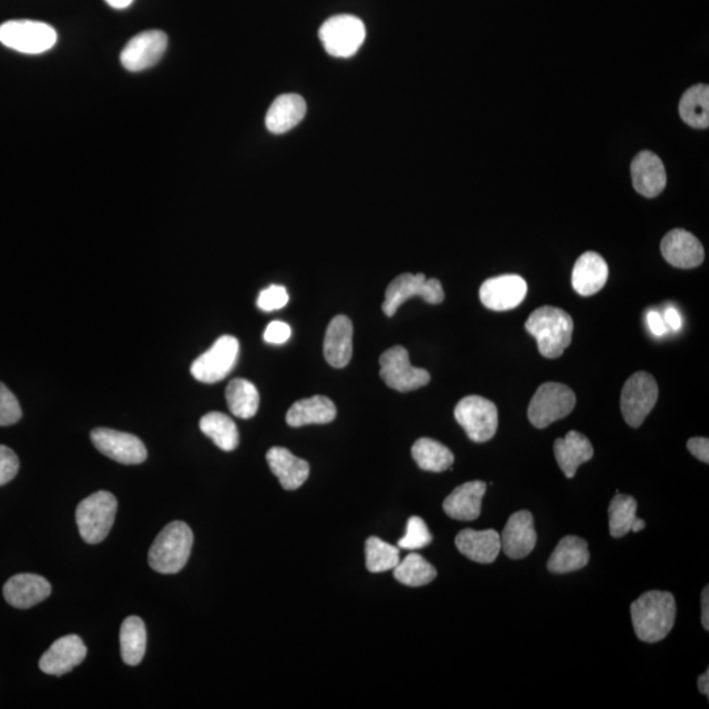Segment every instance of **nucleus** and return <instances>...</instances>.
Returning <instances> with one entry per match:
<instances>
[{
    "label": "nucleus",
    "mask_w": 709,
    "mask_h": 709,
    "mask_svg": "<svg viewBox=\"0 0 709 709\" xmlns=\"http://www.w3.org/2000/svg\"><path fill=\"white\" fill-rule=\"evenodd\" d=\"M636 636L644 643H658L669 635L677 616L674 595L667 591H648L631 604Z\"/></svg>",
    "instance_id": "nucleus-1"
},
{
    "label": "nucleus",
    "mask_w": 709,
    "mask_h": 709,
    "mask_svg": "<svg viewBox=\"0 0 709 709\" xmlns=\"http://www.w3.org/2000/svg\"><path fill=\"white\" fill-rule=\"evenodd\" d=\"M524 329L536 339L544 358L557 359L572 343L574 323L564 310L543 306L531 313Z\"/></svg>",
    "instance_id": "nucleus-2"
},
{
    "label": "nucleus",
    "mask_w": 709,
    "mask_h": 709,
    "mask_svg": "<svg viewBox=\"0 0 709 709\" xmlns=\"http://www.w3.org/2000/svg\"><path fill=\"white\" fill-rule=\"evenodd\" d=\"M192 545L194 534L186 523L167 524L151 545L149 564L158 573H179L190 559Z\"/></svg>",
    "instance_id": "nucleus-3"
},
{
    "label": "nucleus",
    "mask_w": 709,
    "mask_h": 709,
    "mask_svg": "<svg viewBox=\"0 0 709 709\" xmlns=\"http://www.w3.org/2000/svg\"><path fill=\"white\" fill-rule=\"evenodd\" d=\"M117 499L108 492H96L77 507L79 534L88 544H99L107 538L115 523Z\"/></svg>",
    "instance_id": "nucleus-4"
},
{
    "label": "nucleus",
    "mask_w": 709,
    "mask_h": 709,
    "mask_svg": "<svg viewBox=\"0 0 709 709\" xmlns=\"http://www.w3.org/2000/svg\"><path fill=\"white\" fill-rule=\"evenodd\" d=\"M576 402V394L566 385L543 384L528 406V419L536 429H547L552 423L568 417L576 408Z\"/></svg>",
    "instance_id": "nucleus-5"
},
{
    "label": "nucleus",
    "mask_w": 709,
    "mask_h": 709,
    "mask_svg": "<svg viewBox=\"0 0 709 709\" xmlns=\"http://www.w3.org/2000/svg\"><path fill=\"white\" fill-rule=\"evenodd\" d=\"M57 39L56 29L35 20H11L0 25V43L24 54L48 52Z\"/></svg>",
    "instance_id": "nucleus-6"
},
{
    "label": "nucleus",
    "mask_w": 709,
    "mask_h": 709,
    "mask_svg": "<svg viewBox=\"0 0 709 709\" xmlns=\"http://www.w3.org/2000/svg\"><path fill=\"white\" fill-rule=\"evenodd\" d=\"M366 25L352 15H337L322 24L320 40L327 54L337 58L355 56L366 40Z\"/></svg>",
    "instance_id": "nucleus-7"
},
{
    "label": "nucleus",
    "mask_w": 709,
    "mask_h": 709,
    "mask_svg": "<svg viewBox=\"0 0 709 709\" xmlns=\"http://www.w3.org/2000/svg\"><path fill=\"white\" fill-rule=\"evenodd\" d=\"M455 418L474 443L489 442L497 434V406L484 397L463 398L455 408Z\"/></svg>",
    "instance_id": "nucleus-8"
},
{
    "label": "nucleus",
    "mask_w": 709,
    "mask_h": 709,
    "mask_svg": "<svg viewBox=\"0 0 709 709\" xmlns=\"http://www.w3.org/2000/svg\"><path fill=\"white\" fill-rule=\"evenodd\" d=\"M417 296L422 297L427 304H442L444 301L443 285L438 279L427 280L423 274L398 276L385 291L383 304L385 316L393 317L404 302Z\"/></svg>",
    "instance_id": "nucleus-9"
},
{
    "label": "nucleus",
    "mask_w": 709,
    "mask_h": 709,
    "mask_svg": "<svg viewBox=\"0 0 709 709\" xmlns=\"http://www.w3.org/2000/svg\"><path fill=\"white\" fill-rule=\"evenodd\" d=\"M657 400V381L649 373L636 372L625 383L620 398V408L625 422L633 429L643 425L645 418L656 406Z\"/></svg>",
    "instance_id": "nucleus-10"
},
{
    "label": "nucleus",
    "mask_w": 709,
    "mask_h": 709,
    "mask_svg": "<svg viewBox=\"0 0 709 709\" xmlns=\"http://www.w3.org/2000/svg\"><path fill=\"white\" fill-rule=\"evenodd\" d=\"M380 376L389 388L397 392H411L425 387L431 381L429 371L411 366L409 352L405 347L394 346L380 358Z\"/></svg>",
    "instance_id": "nucleus-11"
},
{
    "label": "nucleus",
    "mask_w": 709,
    "mask_h": 709,
    "mask_svg": "<svg viewBox=\"0 0 709 709\" xmlns=\"http://www.w3.org/2000/svg\"><path fill=\"white\" fill-rule=\"evenodd\" d=\"M239 342L232 335L218 338L215 344L192 363L191 373L197 381L215 384L224 380L236 366Z\"/></svg>",
    "instance_id": "nucleus-12"
},
{
    "label": "nucleus",
    "mask_w": 709,
    "mask_h": 709,
    "mask_svg": "<svg viewBox=\"0 0 709 709\" xmlns=\"http://www.w3.org/2000/svg\"><path fill=\"white\" fill-rule=\"evenodd\" d=\"M91 440L96 450L120 464L137 465L148 459L145 444L128 432L100 427L91 432Z\"/></svg>",
    "instance_id": "nucleus-13"
},
{
    "label": "nucleus",
    "mask_w": 709,
    "mask_h": 709,
    "mask_svg": "<svg viewBox=\"0 0 709 709\" xmlns=\"http://www.w3.org/2000/svg\"><path fill=\"white\" fill-rule=\"evenodd\" d=\"M167 45H169V39H167L165 32L158 31V29L142 32L125 45L120 54L121 64L132 73L149 69L162 60Z\"/></svg>",
    "instance_id": "nucleus-14"
},
{
    "label": "nucleus",
    "mask_w": 709,
    "mask_h": 709,
    "mask_svg": "<svg viewBox=\"0 0 709 709\" xmlns=\"http://www.w3.org/2000/svg\"><path fill=\"white\" fill-rule=\"evenodd\" d=\"M526 280L519 275H502L484 281L480 289L482 304L494 312L518 308L527 296Z\"/></svg>",
    "instance_id": "nucleus-15"
},
{
    "label": "nucleus",
    "mask_w": 709,
    "mask_h": 709,
    "mask_svg": "<svg viewBox=\"0 0 709 709\" xmlns=\"http://www.w3.org/2000/svg\"><path fill=\"white\" fill-rule=\"evenodd\" d=\"M534 516L530 511H518L507 520L505 530L501 535L502 551L511 560H522L530 555L536 547Z\"/></svg>",
    "instance_id": "nucleus-16"
},
{
    "label": "nucleus",
    "mask_w": 709,
    "mask_h": 709,
    "mask_svg": "<svg viewBox=\"0 0 709 709\" xmlns=\"http://www.w3.org/2000/svg\"><path fill=\"white\" fill-rule=\"evenodd\" d=\"M86 656L87 648L81 637L69 635L54 641L41 657L39 666L45 674L61 677L81 665Z\"/></svg>",
    "instance_id": "nucleus-17"
},
{
    "label": "nucleus",
    "mask_w": 709,
    "mask_h": 709,
    "mask_svg": "<svg viewBox=\"0 0 709 709\" xmlns=\"http://www.w3.org/2000/svg\"><path fill=\"white\" fill-rule=\"evenodd\" d=\"M661 253L667 263L683 270L699 267L704 260V249L699 239L685 229H674L661 242Z\"/></svg>",
    "instance_id": "nucleus-18"
},
{
    "label": "nucleus",
    "mask_w": 709,
    "mask_h": 709,
    "mask_svg": "<svg viewBox=\"0 0 709 709\" xmlns=\"http://www.w3.org/2000/svg\"><path fill=\"white\" fill-rule=\"evenodd\" d=\"M52 593V586L44 577L24 573L11 577L3 587L4 599L12 607L27 610L44 602Z\"/></svg>",
    "instance_id": "nucleus-19"
},
{
    "label": "nucleus",
    "mask_w": 709,
    "mask_h": 709,
    "mask_svg": "<svg viewBox=\"0 0 709 709\" xmlns=\"http://www.w3.org/2000/svg\"><path fill=\"white\" fill-rule=\"evenodd\" d=\"M633 187L640 195L657 197L665 190L666 171L658 155L652 151H641L633 159L631 166Z\"/></svg>",
    "instance_id": "nucleus-20"
},
{
    "label": "nucleus",
    "mask_w": 709,
    "mask_h": 709,
    "mask_svg": "<svg viewBox=\"0 0 709 709\" xmlns=\"http://www.w3.org/2000/svg\"><path fill=\"white\" fill-rule=\"evenodd\" d=\"M352 337H354V327L350 318L337 316L331 320L323 342V354L331 367L348 366L352 358Z\"/></svg>",
    "instance_id": "nucleus-21"
},
{
    "label": "nucleus",
    "mask_w": 709,
    "mask_h": 709,
    "mask_svg": "<svg viewBox=\"0 0 709 709\" xmlns=\"http://www.w3.org/2000/svg\"><path fill=\"white\" fill-rule=\"evenodd\" d=\"M608 279L606 260L594 251L581 255L573 268L572 284L574 291L583 297L597 295L602 291Z\"/></svg>",
    "instance_id": "nucleus-22"
},
{
    "label": "nucleus",
    "mask_w": 709,
    "mask_h": 709,
    "mask_svg": "<svg viewBox=\"0 0 709 709\" xmlns=\"http://www.w3.org/2000/svg\"><path fill=\"white\" fill-rule=\"evenodd\" d=\"M485 493V482H467L448 495L443 503L444 513L461 522H472L481 514L482 498Z\"/></svg>",
    "instance_id": "nucleus-23"
},
{
    "label": "nucleus",
    "mask_w": 709,
    "mask_h": 709,
    "mask_svg": "<svg viewBox=\"0 0 709 709\" xmlns=\"http://www.w3.org/2000/svg\"><path fill=\"white\" fill-rule=\"evenodd\" d=\"M267 463L285 490H297L308 480L310 473L308 461L299 459L287 448H271L267 452Z\"/></svg>",
    "instance_id": "nucleus-24"
},
{
    "label": "nucleus",
    "mask_w": 709,
    "mask_h": 709,
    "mask_svg": "<svg viewBox=\"0 0 709 709\" xmlns=\"http://www.w3.org/2000/svg\"><path fill=\"white\" fill-rule=\"evenodd\" d=\"M455 543L465 557L480 564H492L502 551L501 535L494 530H463Z\"/></svg>",
    "instance_id": "nucleus-25"
},
{
    "label": "nucleus",
    "mask_w": 709,
    "mask_h": 709,
    "mask_svg": "<svg viewBox=\"0 0 709 709\" xmlns=\"http://www.w3.org/2000/svg\"><path fill=\"white\" fill-rule=\"evenodd\" d=\"M555 456L565 476L573 478L582 464L593 459V444L581 432L569 431L565 438L556 440Z\"/></svg>",
    "instance_id": "nucleus-26"
},
{
    "label": "nucleus",
    "mask_w": 709,
    "mask_h": 709,
    "mask_svg": "<svg viewBox=\"0 0 709 709\" xmlns=\"http://www.w3.org/2000/svg\"><path fill=\"white\" fill-rule=\"evenodd\" d=\"M306 115V103L300 95L285 94L276 98L266 116V127L274 134H283L297 127Z\"/></svg>",
    "instance_id": "nucleus-27"
},
{
    "label": "nucleus",
    "mask_w": 709,
    "mask_h": 709,
    "mask_svg": "<svg viewBox=\"0 0 709 709\" xmlns=\"http://www.w3.org/2000/svg\"><path fill=\"white\" fill-rule=\"evenodd\" d=\"M337 417L334 402L325 396H314L297 401L287 413V423L291 427L326 425Z\"/></svg>",
    "instance_id": "nucleus-28"
},
{
    "label": "nucleus",
    "mask_w": 709,
    "mask_h": 709,
    "mask_svg": "<svg viewBox=\"0 0 709 709\" xmlns=\"http://www.w3.org/2000/svg\"><path fill=\"white\" fill-rule=\"evenodd\" d=\"M590 561L589 545L578 536H565L548 561L549 572L565 574L585 568Z\"/></svg>",
    "instance_id": "nucleus-29"
},
{
    "label": "nucleus",
    "mask_w": 709,
    "mask_h": 709,
    "mask_svg": "<svg viewBox=\"0 0 709 709\" xmlns=\"http://www.w3.org/2000/svg\"><path fill=\"white\" fill-rule=\"evenodd\" d=\"M637 502L631 495L616 493L608 507V523L612 538H624L629 532H640L645 528L643 519L637 518Z\"/></svg>",
    "instance_id": "nucleus-30"
},
{
    "label": "nucleus",
    "mask_w": 709,
    "mask_h": 709,
    "mask_svg": "<svg viewBox=\"0 0 709 709\" xmlns=\"http://www.w3.org/2000/svg\"><path fill=\"white\" fill-rule=\"evenodd\" d=\"M411 455L422 471L440 473L452 467L455 456L450 448L434 439L421 438L411 448Z\"/></svg>",
    "instance_id": "nucleus-31"
},
{
    "label": "nucleus",
    "mask_w": 709,
    "mask_h": 709,
    "mask_svg": "<svg viewBox=\"0 0 709 709\" xmlns=\"http://www.w3.org/2000/svg\"><path fill=\"white\" fill-rule=\"evenodd\" d=\"M146 643H148V635H146L145 623L138 616H129L120 628L121 657L125 664L129 666L140 664L145 657Z\"/></svg>",
    "instance_id": "nucleus-32"
},
{
    "label": "nucleus",
    "mask_w": 709,
    "mask_h": 709,
    "mask_svg": "<svg viewBox=\"0 0 709 709\" xmlns=\"http://www.w3.org/2000/svg\"><path fill=\"white\" fill-rule=\"evenodd\" d=\"M200 430L222 451L232 452L238 447V427L233 419L224 413L212 411L204 415L200 421Z\"/></svg>",
    "instance_id": "nucleus-33"
},
{
    "label": "nucleus",
    "mask_w": 709,
    "mask_h": 709,
    "mask_svg": "<svg viewBox=\"0 0 709 709\" xmlns=\"http://www.w3.org/2000/svg\"><path fill=\"white\" fill-rule=\"evenodd\" d=\"M226 402H228L232 414L237 418H253L259 409L258 389L249 380L234 379L226 388Z\"/></svg>",
    "instance_id": "nucleus-34"
},
{
    "label": "nucleus",
    "mask_w": 709,
    "mask_h": 709,
    "mask_svg": "<svg viewBox=\"0 0 709 709\" xmlns=\"http://www.w3.org/2000/svg\"><path fill=\"white\" fill-rule=\"evenodd\" d=\"M682 120L692 128L707 129L709 125V88L707 85L691 87L679 104Z\"/></svg>",
    "instance_id": "nucleus-35"
},
{
    "label": "nucleus",
    "mask_w": 709,
    "mask_h": 709,
    "mask_svg": "<svg viewBox=\"0 0 709 709\" xmlns=\"http://www.w3.org/2000/svg\"><path fill=\"white\" fill-rule=\"evenodd\" d=\"M394 570V578L402 585L421 587L429 585L435 580L438 573L429 561L417 553L406 556L404 561L398 562Z\"/></svg>",
    "instance_id": "nucleus-36"
},
{
    "label": "nucleus",
    "mask_w": 709,
    "mask_h": 709,
    "mask_svg": "<svg viewBox=\"0 0 709 709\" xmlns=\"http://www.w3.org/2000/svg\"><path fill=\"white\" fill-rule=\"evenodd\" d=\"M367 569L371 573L393 570L400 562V549L384 540L371 536L366 541Z\"/></svg>",
    "instance_id": "nucleus-37"
},
{
    "label": "nucleus",
    "mask_w": 709,
    "mask_h": 709,
    "mask_svg": "<svg viewBox=\"0 0 709 709\" xmlns=\"http://www.w3.org/2000/svg\"><path fill=\"white\" fill-rule=\"evenodd\" d=\"M431 543L432 535L429 528H427L425 520L419 518V516H411L408 520V527H406V534L404 538L398 541V547L408 549V551H415V549L425 548Z\"/></svg>",
    "instance_id": "nucleus-38"
},
{
    "label": "nucleus",
    "mask_w": 709,
    "mask_h": 709,
    "mask_svg": "<svg viewBox=\"0 0 709 709\" xmlns=\"http://www.w3.org/2000/svg\"><path fill=\"white\" fill-rule=\"evenodd\" d=\"M22 417L23 411L18 398L6 385L0 383V427L15 425Z\"/></svg>",
    "instance_id": "nucleus-39"
},
{
    "label": "nucleus",
    "mask_w": 709,
    "mask_h": 709,
    "mask_svg": "<svg viewBox=\"0 0 709 709\" xmlns=\"http://www.w3.org/2000/svg\"><path fill=\"white\" fill-rule=\"evenodd\" d=\"M289 296L283 285H270L258 297V308L263 312H275L288 304Z\"/></svg>",
    "instance_id": "nucleus-40"
},
{
    "label": "nucleus",
    "mask_w": 709,
    "mask_h": 709,
    "mask_svg": "<svg viewBox=\"0 0 709 709\" xmlns=\"http://www.w3.org/2000/svg\"><path fill=\"white\" fill-rule=\"evenodd\" d=\"M19 467L20 463L16 453L11 448L0 444V486L14 480L19 472Z\"/></svg>",
    "instance_id": "nucleus-41"
},
{
    "label": "nucleus",
    "mask_w": 709,
    "mask_h": 709,
    "mask_svg": "<svg viewBox=\"0 0 709 709\" xmlns=\"http://www.w3.org/2000/svg\"><path fill=\"white\" fill-rule=\"evenodd\" d=\"M292 330L285 322L274 321L264 331V341L271 344H283L291 338Z\"/></svg>",
    "instance_id": "nucleus-42"
},
{
    "label": "nucleus",
    "mask_w": 709,
    "mask_h": 709,
    "mask_svg": "<svg viewBox=\"0 0 709 709\" xmlns=\"http://www.w3.org/2000/svg\"><path fill=\"white\" fill-rule=\"evenodd\" d=\"M687 448L696 459L704 464L709 463V440L707 438H691L687 442Z\"/></svg>",
    "instance_id": "nucleus-43"
},
{
    "label": "nucleus",
    "mask_w": 709,
    "mask_h": 709,
    "mask_svg": "<svg viewBox=\"0 0 709 709\" xmlns=\"http://www.w3.org/2000/svg\"><path fill=\"white\" fill-rule=\"evenodd\" d=\"M646 320H648L650 331H652L656 337H664L667 333V327L665 325L664 318H662V314L656 312V310H650Z\"/></svg>",
    "instance_id": "nucleus-44"
},
{
    "label": "nucleus",
    "mask_w": 709,
    "mask_h": 709,
    "mask_svg": "<svg viewBox=\"0 0 709 709\" xmlns=\"http://www.w3.org/2000/svg\"><path fill=\"white\" fill-rule=\"evenodd\" d=\"M665 325L667 327V330L677 331L682 329L683 321L681 314H679L678 310L674 308V306H669V308L665 309L664 316Z\"/></svg>",
    "instance_id": "nucleus-45"
},
{
    "label": "nucleus",
    "mask_w": 709,
    "mask_h": 709,
    "mask_svg": "<svg viewBox=\"0 0 709 709\" xmlns=\"http://www.w3.org/2000/svg\"><path fill=\"white\" fill-rule=\"evenodd\" d=\"M709 590L708 586L704 587L702 593V625L706 631L709 629Z\"/></svg>",
    "instance_id": "nucleus-46"
},
{
    "label": "nucleus",
    "mask_w": 709,
    "mask_h": 709,
    "mask_svg": "<svg viewBox=\"0 0 709 709\" xmlns=\"http://www.w3.org/2000/svg\"><path fill=\"white\" fill-rule=\"evenodd\" d=\"M698 687L699 691L702 692L703 695H706L707 698L709 696V671L707 670L706 673L700 675L698 679Z\"/></svg>",
    "instance_id": "nucleus-47"
},
{
    "label": "nucleus",
    "mask_w": 709,
    "mask_h": 709,
    "mask_svg": "<svg viewBox=\"0 0 709 709\" xmlns=\"http://www.w3.org/2000/svg\"><path fill=\"white\" fill-rule=\"evenodd\" d=\"M106 2L108 6L116 8V10H124V8H128L133 3V0H106Z\"/></svg>",
    "instance_id": "nucleus-48"
}]
</instances>
